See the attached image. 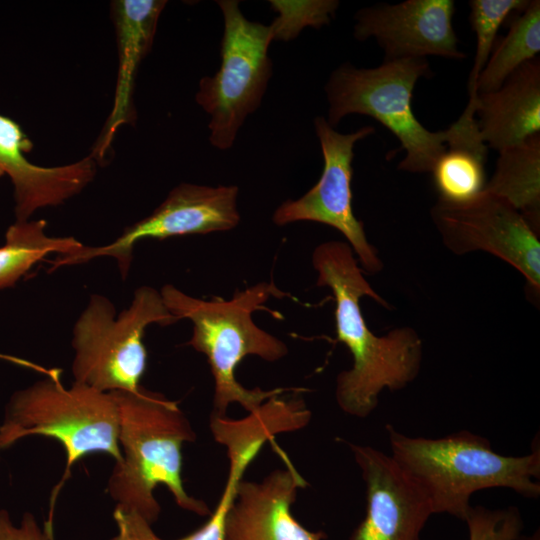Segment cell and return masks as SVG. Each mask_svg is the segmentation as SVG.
<instances>
[{
  "instance_id": "d4e9b609",
  "label": "cell",
  "mask_w": 540,
  "mask_h": 540,
  "mask_svg": "<svg viewBox=\"0 0 540 540\" xmlns=\"http://www.w3.org/2000/svg\"><path fill=\"white\" fill-rule=\"evenodd\" d=\"M0 540H53V532L41 528L33 514L25 512L16 525L7 510H0Z\"/></svg>"
},
{
  "instance_id": "277c9868",
  "label": "cell",
  "mask_w": 540,
  "mask_h": 540,
  "mask_svg": "<svg viewBox=\"0 0 540 540\" xmlns=\"http://www.w3.org/2000/svg\"><path fill=\"white\" fill-rule=\"evenodd\" d=\"M160 293L177 320L188 319L193 324L187 344L203 353L210 365L214 379L213 415L225 416L227 407L234 402L251 413L266 400L283 393L282 388L247 389L235 378V368L248 355L273 362L288 352L282 340L252 320V313L264 309L269 298L285 295L273 283L252 285L237 291L230 300H202L169 284Z\"/></svg>"
},
{
  "instance_id": "2e32d148",
  "label": "cell",
  "mask_w": 540,
  "mask_h": 540,
  "mask_svg": "<svg viewBox=\"0 0 540 540\" xmlns=\"http://www.w3.org/2000/svg\"><path fill=\"white\" fill-rule=\"evenodd\" d=\"M166 3L163 0H117L111 4L118 70L112 109L91 154L95 160L106 156L118 129L134 121L135 78L138 67L151 49Z\"/></svg>"
},
{
  "instance_id": "5bb4252c",
  "label": "cell",
  "mask_w": 540,
  "mask_h": 540,
  "mask_svg": "<svg viewBox=\"0 0 540 540\" xmlns=\"http://www.w3.org/2000/svg\"><path fill=\"white\" fill-rule=\"evenodd\" d=\"M33 143L19 123L0 114V176L13 185L16 221L39 209L58 206L79 194L96 175V160L86 156L71 164L44 167L26 156Z\"/></svg>"
},
{
  "instance_id": "cb8c5ba5",
  "label": "cell",
  "mask_w": 540,
  "mask_h": 540,
  "mask_svg": "<svg viewBox=\"0 0 540 540\" xmlns=\"http://www.w3.org/2000/svg\"><path fill=\"white\" fill-rule=\"evenodd\" d=\"M464 521L468 526L469 540H515L524 526L521 513L515 506L500 509L471 506Z\"/></svg>"
},
{
  "instance_id": "8992f818",
  "label": "cell",
  "mask_w": 540,
  "mask_h": 540,
  "mask_svg": "<svg viewBox=\"0 0 540 540\" xmlns=\"http://www.w3.org/2000/svg\"><path fill=\"white\" fill-rule=\"evenodd\" d=\"M432 75L425 58L387 60L377 67L357 68L344 63L330 75L325 93L327 122L336 127L349 114L372 117L393 133L405 150L398 168L431 173L446 150L447 131H430L412 110L418 80Z\"/></svg>"
},
{
  "instance_id": "603a6c76",
  "label": "cell",
  "mask_w": 540,
  "mask_h": 540,
  "mask_svg": "<svg viewBox=\"0 0 540 540\" xmlns=\"http://www.w3.org/2000/svg\"><path fill=\"white\" fill-rule=\"evenodd\" d=\"M270 6L279 15L270 25L273 40H291L307 26L321 28L328 24L339 6L335 0L278 1Z\"/></svg>"
},
{
  "instance_id": "30bf717a",
  "label": "cell",
  "mask_w": 540,
  "mask_h": 540,
  "mask_svg": "<svg viewBox=\"0 0 540 540\" xmlns=\"http://www.w3.org/2000/svg\"><path fill=\"white\" fill-rule=\"evenodd\" d=\"M314 127L324 160L321 177L300 198L283 202L275 210L272 220L279 226L298 221L328 225L347 239L363 271L379 272L383 263L375 247L368 241L363 223L354 215L351 188L354 146L373 134L375 129L364 126L343 134L322 116L315 118Z\"/></svg>"
},
{
  "instance_id": "d6986e66",
  "label": "cell",
  "mask_w": 540,
  "mask_h": 540,
  "mask_svg": "<svg viewBox=\"0 0 540 540\" xmlns=\"http://www.w3.org/2000/svg\"><path fill=\"white\" fill-rule=\"evenodd\" d=\"M484 190L509 202L539 234L540 135L499 152L494 173Z\"/></svg>"
},
{
  "instance_id": "9a60e30c",
  "label": "cell",
  "mask_w": 540,
  "mask_h": 540,
  "mask_svg": "<svg viewBox=\"0 0 540 540\" xmlns=\"http://www.w3.org/2000/svg\"><path fill=\"white\" fill-rule=\"evenodd\" d=\"M306 481L287 460L284 469L261 482L242 481L225 523L223 540H323V531H310L291 513L297 490Z\"/></svg>"
},
{
  "instance_id": "52a82bcc",
  "label": "cell",
  "mask_w": 540,
  "mask_h": 540,
  "mask_svg": "<svg viewBox=\"0 0 540 540\" xmlns=\"http://www.w3.org/2000/svg\"><path fill=\"white\" fill-rule=\"evenodd\" d=\"M176 321L161 293L148 286L138 288L117 317L110 300L92 295L73 329L74 381L103 392L138 389L147 365L146 328Z\"/></svg>"
},
{
  "instance_id": "3957f363",
  "label": "cell",
  "mask_w": 540,
  "mask_h": 540,
  "mask_svg": "<svg viewBox=\"0 0 540 540\" xmlns=\"http://www.w3.org/2000/svg\"><path fill=\"white\" fill-rule=\"evenodd\" d=\"M391 457L427 496L433 514L465 520L471 496L484 489L508 488L519 495L540 496V445L521 456L495 452L490 441L468 430L445 437H412L386 425Z\"/></svg>"
},
{
  "instance_id": "ffe728a7",
  "label": "cell",
  "mask_w": 540,
  "mask_h": 540,
  "mask_svg": "<svg viewBox=\"0 0 540 540\" xmlns=\"http://www.w3.org/2000/svg\"><path fill=\"white\" fill-rule=\"evenodd\" d=\"M540 52V1L531 0L515 16L508 33L495 43L478 81L477 93L498 89L519 67Z\"/></svg>"
},
{
  "instance_id": "6da1fadb",
  "label": "cell",
  "mask_w": 540,
  "mask_h": 540,
  "mask_svg": "<svg viewBox=\"0 0 540 540\" xmlns=\"http://www.w3.org/2000/svg\"><path fill=\"white\" fill-rule=\"evenodd\" d=\"M317 286L331 289L335 301L337 340L351 353L353 363L336 378L335 397L342 411L365 418L378 406L384 389L401 390L418 376L423 342L411 327L374 334L360 307L363 296L391 308L369 284L347 242L328 241L312 253Z\"/></svg>"
},
{
  "instance_id": "4fadbf2b",
  "label": "cell",
  "mask_w": 540,
  "mask_h": 540,
  "mask_svg": "<svg viewBox=\"0 0 540 540\" xmlns=\"http://www.w3.org/2000/svg\"><path fill=\"white\" fill-rule=\"evenodd\" d=\"M366 489L364 519L349 540H420L431 504L411 477L388 454L348 443Z\"/></svg>"
},
{
  "instance_id": "7402d4cb",
  "label": "cell",
  "mask_w": 540,
  "mask_h": 540,
  "mask_svg": "<svg viewBox=\"0 0 540 540\" xmlns=\"http://www.w3.org/2000/svg\"><path fill=\"white\" fill-rule=\"evenodd\" d=\"M527 0H471L469 1L471 28L476 35L474 62L468 78L469 101L477 99V81L496 43V36L504 21L526 7Z\"/></svg>"
},
{
  "instance_id": "44dd1931",
  "label": "cell",
  "mask_w": 540,
  "mask_h": 540,
  "mask_svg": "<svg viewBox=\"0 0 540 540\" xmlns=\"http://www.w3.org/2000/svg\"><path fill=\"white\" fill-rule=\"evenodd\" d=\"M45 227L44 220L15 221L9 226L5 243L0 247V289L13 286L46 255L69 254L83 246L73 237H51Z\"/></svg>"
},
{
  "instance_id": "8fae6325",
  "label": "cell",
  "mask_w": 540,
  "mask_h": 540,
  "mask_svg": "<svg viewBox=\"0 0 540 540\" xmlns=\"http://www.w3.org/2000/svg\"><path fill=\"white\" fill-rule=\"evenodd\" d=\"M237 186H202L182 183L147 217L127 227L113 242L102 246H85L51 262V271L76 265L98 257L116 260L125 278L131 265L133 249L144 239L163 240L189 234L228 231L240 221L237 209Z\"/></svg>"
},
{
  "instance_id": "7a4b0ae2",
  "label": "cell",
  "mask_w": 540,
  "mask_h": 540,
  "mask_svg": "<svg viewBox=\"0 0 540 540\" xmlns=\"http://www.w3.org/2000/svg\"><path fill=\"white\" fill-rule=\"evenodd\" d=\"M111 393L119 409L121 460L115 462L107 492L116 506L152 525L161 511L153 491L164 485L179 507L210 515L207 504L184 488L182 447L195 440V433L177 402L142 386Z\"/></svg>"
},
{
  "instance_id": "7c38bea8",
  "label": "cell",
  "mask_w": 540,
  "mask_h": 540,
  "mask_svg": "<svg viewBox=\"0 0 540 540\" xmlns=\"http://www.w3.org/2000/svg\"><path fill=\"white\" fill-rule=\"evenodd\" d=\"M453 0H406L365 7L355 15L354 37L374 38L384 61L440 56L466 58L452 25Z\"/></svg>"
},
{
  "instance_id": "484cf974",
  "label": "cell",
  "mask_w": 540,
  "mask_h": 540,
  "mask_svg": "<svg viewBox=\"0 0 540 540\" xmlns=\"http://www.w3.org/2000/svg\"><path fill=\"white\" fill-rule=\"evenodd\" d=\"M515 540H540V530L537 529L535 530L532 534L530 535H520L518 538H516Z\"/></svg>"
},
{
  "instance_id": "e0dca14e",
  "label": "cell",
  "mask_w": 540,
  "mask_h": 540,
  "mask_svg": "<svg viewBox=\"0 0 540 540\" xmlns=\"http://www.w3.org/2000/svg\"><path fill=\"white\" fill-rule=\"evenodd\" d=\"M476 116L483 141L498 152L539 134V57L519 67L498 89L478 94Z\"/></svg>"
},
{
  "instance_id": "5b68a950",
  "label": "cell",
  "mask_w": 540,
  "mask_h": 540,
  "mask_svg": "<svg viewBox=\"0 0 540 540\" xmlns=\"http://www.w3.org/2000/svg\"><path fill=\"white\" fill-rule=\"evenodd\" d=\"M119 429V409L111 392L75 381L65 387L59 371L52 370L10 398L0 424V452L33 435L58 441L66 454L61 486L72 465L90 454L120 461Z\"/></svg>"
},
{
  "instance_id": "9c48e42d",
  "label": "cell",
  "mask_w": 540,
  "mask_h": 540,
  "mask_svg": "<svg viewBox=\"0 0 540 540\" xmlns=\"http://www.w3.org/2000/svg\"><path fill=\"white\" fill-rule=\"evenodd\" d=\"M430 215L443 244L453 254L484 251L505 261L525 278L530 301L539 302V234L509 202L483 190L463 202L438 199Z\"/></svg>"
},
{
  "instance_id": "ac0fdd59",
  "label": "cell",
  "mask_w": 540,
  "mask_h": 540,
  "mask_svg": "<svg viewBox=\"0 0 540 540\" xmlns=\"http://www.w3.org/2000/svg\"><path fill=\"white\" fill-rule=\"evenodd\" d=\"M446 150L433 167V183L439 199L463 202L485 188V162L488 147L480 134L476 105L464 111L447 130Z\"/></svg>"
},
{
  "instance_id": "ba28073f",
  "label": "cell",
  "mask_w": 540,
  "mask_h": 540,
  "mask_svg": "<svg viewBox=\"0 0 540 540\" xmlns=\"http://www.w3.org/2000/svg\"><path fill=\"white\" fill-rule=\"evenodd\" d=\"M217 4L224 20L221 63L213 76L200 80L195 99L210 116V143L227 150L246 118L262 102L272 75L268 48L273 34L270 25L248 20L238 1Z\"/></svg>"
}]
</instances>
